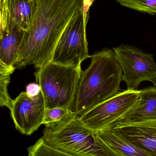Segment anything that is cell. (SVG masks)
I'll return each mask as SVG.
<instances>
[{
  "mask_svg": "<svg viewBox=\"0 0 156 156\" xmlns=\"http://www.w3.org/2000/svg\"><path fill=\"white\" fill-rule=\"evenodd\" d=\"M25 32L9 17L5 28L0 32V63L13 67Z\"/></svg>",
  "mask_w": 156,
  "mask_h": 156,
  "instance_id": "obj_11",
  "label": "cell"
},
{
  "mask_svg": "<svg viewBox=\"0 0 156 156\" xmlns=\"http://www.w3.org/2000/svg\"><path fill=\"white\" fill-rule=\"evenodd\" d=\"M82 0H34L30 28L25 32L13 67L37 69L50 61L61 35L81 10Z\"/></svg>",
  "mask_w": 156,
  "mask_h": 156,
  "instance_id": "obj_1",
  "label": "cell"
},
{
  "mask_svg": "<svg viewBox=\"0 0 156 156\" xmlns=\"http://www.w3.org/2000/svg\"><path fill=\"white\" fill-rule=\"evenodd\" d=\"M76 117L78 116L74 112L66 108L46 109L43 124L49 129H57Z\"/></svg>",
  "mask_w": 156,
  "mask_h": 156,
  "instance_id": "obj_14",
  "label": "cell"
},
{
  "mask_svg": "<svg viewBox=\"0 0 156 156\" xmlns=\"http://www.w3.org/2000/svg\"><path fill=\"white\" fill-rule=\"evenodd\" d=\"M156 120V89L150 87L141 90L134 106L107 128Z\"/></svg>",
  "mask_w": 156,
  "mask_h": 156,
  "instance_id": "obj_10",
  "label": "cell"
},
{
  "mask_svg": "<svg viewBox=\"0 0 156 156\" xmlns=\"http://www.w3.org/2000/svg\"><path fill=\"white\" fill-rule=\"evenodd\" d=\"M33 2L30 0H7L10 18L26 32L30 28L34 11Z\"/></svg>",
  "mask_w": 156,
  "mask_h": 156,
  "instance_id": "obj_13",
  "label": "cell"
},
{
  "mask_svg": "<svg viewBox=\"0 0 156 156\" xmlns=\"http://www.w3.org/2000/svg\"><path fill=\"white\" fill-rule=\"evenodd\" d=\"M111 148L122 156H154L115 135L110 128L96 132Z\"/></svg>",
  "mask_w": 156,
  "mask_h": 156,
  "instance_id": "obj_12",
  "label": "cell"
},
{
  "mask_svg": "<svg viewBox=\"0 0 156 156\" xmlns=\"http://www.w3.org/2000/svg\"><path fill=\"white\" fill-rule=\"evenodd\" d=\"M151 82L153 83V84H154V87L156 89V77L154 78V79H153Z\"/></svg>",
  "mask_w": 156,
  "mask_h": 156,
  "instance_id": "obj_20",
  "label": "cell"
},
{
  "mask_svg": "<svg viewBox=\"0 0 156 156\" xmlns=\"http://www.w3.org/2000/svg\"><path fill=\"white\" fill-rule=\"evenodd\" d=\"M141 90H127L119 92L79 117L87 128L98 132L111 126L136 104Z\"/></svg>",
  "mask_w": 156,
  "mask_h": 156,
  "instance_id": "obj_5",
  "label": "cell"
},
{
  "mask_svg": "<svg viewBox=\"0 0 156 156\" xmlns=\"http://www.w3.org/2000/svg\"><path fill=\"white\" fill-rule=\"evenodd\" d=\"M89 67L82 71L74 112L78 117L119 92L122 81V68L112 49H104L90 56Z\"/></svg>",
  "mask_w": 156,
  "mask_h": 156,
  "instance_id": "obj_2",
  "label": "cell"
},
{
  "mask_svg": "<svg viewBox=\"0 0 156 156\" xmlns=\"http://www.w3.org/2000/svg\"><path fill=\"white\" fill-rule=\"evenodd\" d=\"M113 51L122 68V81L126 83L127 90H137L142 82H151L156 77V64L153 55L126 44L114 48Z\"/></svg>",
  "mask_w": 156,
  "mask_h": 156,
  "instance_id": "obj_7",
  "label": "cell"
},
{
  "mask_svg": "<svg viewBox=\"0 0 156 156\" xmlns=\"http://www.w3.org/2000/svg\"><path fill=\"white\" fill-rule=\"evenodd\" d=\"M30 1H31V2H33V1H34V0H30Z\"/></svg>",
  "mask_w": 156,
  "mask_h": 156,
  "instance_id": "obj_21",
  "label": "cell"
},
{
  "mask_svg": "<svg viewBox=\"0 0 156 156\" xmlns=\"http://www.w3.org/2000/svg\"><path fill=\"white\" fill-rule=\"evenodd\" d=\"M95 1H96V0H94V2H95Z\"/></svg>",
  "mask_w": 156,
  "mask_h": 156,
  "instance_id": "obj_22",
  "label": "cell"
},
{
  "mask_svg": "<svg viewBox=\"0 0 156 156\" xmlns=\"http://www.w3.org/2000/svg\"><path fill=\"white\" fill-rule=\"evenodd\" d=\"M90 57L88 50L86 28L81 11L66 27L51 57L53 63L73 67H81L84 60Z\"/></svg>",
  "mask_w": 156,
  "mask_h": 156,
  "instance_id": "obj_6",
  "label": "cell"
},
{
  "mask_svg": "<svg viewBox=\"0 0 156 156\" xmlns=\"http://www.w3.org/2000/svg\"><path fill=\"white\" fill-rule=\"evenodd\" d=\"M42 137L52 145L81 156H122L101 139L96 132L87 128L78 117L57 129L45 127Z\"/></svg>",
  "mask_w": 156,
  "mask_h": 156,
  "instance_id": "obj_4",
  "label": "cell"
},
{
  "mask_svg": "<svg viewBox=\"0 0 156 156\" xmlns=\"http://www.w3.org/2000/svg\"><path fill=\"white\" fill-rule=\"evenodd\" d=\"M108 128L122 139L156 156V120Z\"/></svg>",
  "mask_w": 156,
  "mask_h": 156,
  "instance_id": "obj_9",
  "label": "cell"
},
{
  "mask_svg": "<svg viewBox=\"0 0 156 156\" xmlns=\"http://www.w3.org/2000/svg\"><path fill=\"white\" fill-rule=\"evenodd\" d=\"M81 67L47 62L34 73L44 97L46 109L63 108L74 112L81 77Z\"/></svg>",
  "mask_w": 156,
  "mask_h": 156,
  "instance_id": "obj_3",
  "label": "cell"
},
{
  "mask_svg": "<svg viewBox=\"0 0 156 156\" xmlns=\"http://www.w3.org/2000/svg\"><path fill=\"white\" fill-rule=\"evenodd\" d=\"M94 2V0H82V5L81 11L84 27L86 28L88 20H89V10Z\"/></svg>",
  "mask_w": 156,
  "mask_h": 156,
  "instance_id": "obj_18",
  "label": "cell"
},
{
  "mask_svg": "<svg viewBox=\"0 0 156 156\" xmlns=\"http://www.w3.org/2000/svg\"><path fill=\"white\" fill-rule=\"evenodd\" d=\"M10 110L16 128L23 134L31 135L43 124L46 107L41 91L34 96L22 92Z\"/></svg>",
  "mask_w": 156,
  "mask_h": 156,
  "instance_id": "obj_8",
  "label": "cell"
},
{
  "mask_svg": "<svg viewBox=\"0 0 156 156\" xmlns=\"http://www.w3.org/2000/svg\"><path fill=\"white\" fill-rule=\"evenodd\" d=\"M27 151L28 156H81L50 144L42 136L29 147Z\"/></svg>",
  "mask_w": 156,
  "mask_h": 156,
  "instance_id": "obj_15",
  "label": "cell"
},
{
  "mask_svg": "<svg viewBox=\"0 0 156 156\" xmlns=\"http://www.w3.org/2000/svg\"><path fill=\"white\" fill-rule=\"evenodd\" d=\"M27 93L31 96L38 95L41 92V89L38 83H30L26 86Z\"/></svg>",
  "mask_w": 156,
  "mask_h": 156,
  "instance_id": "obj_19",
  "label": "cell"
},
{
  "mask_svg": "<svg viewBox=\"0 0 156 156\" xmlns=\"http://www.w3.org/2000/svg\"><path fill=\"white\" fill-rule=\"evenodd\" d=\"M120 5L135 11L151 15L156 14V0H116Z\"/></svg>",
  "mask_w": 156,
  "mask_h": 156,
  "instance_id": "obj_17",
  "label": "cell"
},
{
  "mask_svg": "<svg viewBox=\"0 0 156 156\" xmlns=\"http://www.w3.org/2000/svg\"><path fill=\"white\" fill-rule=\"evenodd\" d=\"M13 67L6 66L0 63V105L11 109L13 101L8 94L7 86L10 81L11 75L14 71Z\"/></svg>",
  "mask_w": 156,
  "mask_h": 156,
  "instance_id": "obj_16",
  "label": "cell"
}]
</instances>
